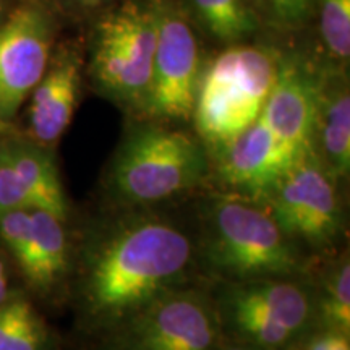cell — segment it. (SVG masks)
Returning a JSON list of instances; mask_svg holds the SVG:
<instances>
[{
	"mask_svg": "<svg viewBox=\"0 0 350 350\" xmlns=\"http://www.w3.org/2000/svg\"><path fill=\"white\" fill-rule=\"evenodd\" d=\"M96 237L83 268V304L91 321L111 329L177 287L193 262L191 239L154 214H129Z\"/></svg>",
	"mask_w": 350,
	"mask_h": 350,
	"instance_id": "cell-1",
	"label": "cell"
},
{
	"mask_svg": "<svg viewBox=\"0 0 350 350\" xmlns=\"http://www.w3.org/2000/svg\"><path fill=\"white\" fill-rule=\"evenodd\" d=\"M200 250L208 268L227 282L284 279L301 268L295 240L268 208L235 193L208 204Z\"/></svg>",
	"mask_w": 350,
	"mask_h": 350,
	"instance_id": "cell-2",
	"label": "cell"
},
{
	"mask_svg": "<svg viewBox=\"0 0 350 350\" xmlns=\"http://www.w3.org/2000/svg\"><path fill=\"white\" fill-rule=\"evenodd\" d=\"M281 59L261 46H234L201 72L191 120L216 156L255 122L278 80Z\"/></svg>",
	"mask_w": 350,
	"mask_h": 350,
	"instance_id": "cell-3",
	"label": "cell"
},
{
	"mask_svg": "<svg viewBox=\"0 0 350 350\" xmlns=\"http://www.w3.org/2000/svg\"><path fill=\"white\" fill-rule=\"evenodd\" d=\"M208 172V151L200 139L146 125L131 131L113 156L107 190L120 206H150L198 187Z\"/></svg>",
	"mask_w": 350,
	"mask_h": 350,
	"instance_id": "cell-4",
	"label": "cell"
},
{
	"mask_svg": "<svg viewBox=\"0 0 350 350\" xmlns=\"http://www.w3.org/2000/svg\"><path fill=\"white\" fill-rule=\"evenodd\" d=\"M216 308L240 342L266 350L291 347L317 313L308 288L291 278L227 282Z\"/></svg>",
	"mask_w": 350,
	"mask_h": 350,
	"instance_id": "cell-5",
	"label": "cell"
},
{
	"mask_svg": "<svg viewBox=\"0 0 350 350\" xmlns=\"http://www.w3.org/2000/svg\"><path fill=\"white\" fill-rule=\"evenodd\" d=\"M157 39L156 10L151 3L129 0L99 21L91 72L111 98L144 107L150 93Z\"/></svg>",
	"mask_w": 350,
	"mask_h": 350,
	"instance_id": "cell-6",
	"label": "cell"
},
{
	"mask_svg": "<svg viewBox=\"0 0 350 350\" xmlns=\"http://www.w3.org/2000/svg\"><path fill=\"white\" fill-rule=\"evenodd\" d=\"M221 334L214 301L177 286L113 326L109 350H219Z\"/></svg>",
	"mask_w": 350,
	"mask_h": 350,
	"instance_id": "cell-7",
	"label": "cell"
},
{
	"mask_svg": "<svg viewBox=\"0 0 350 350\" xmlns=\"http://www.w3.org/2000/svg\"><path fill=\"white\" fill-rule=\"evenodd\" d=\"M262 198V204L292 240L325 247L338 237L340 206L336 178L314 151L300 156Z\"/></svg>",
	"mask_w": 350,
	"mask_h": 350,
	"instance_id": "cell-8",
	"label": "cell"
},
{
	"mask_svg": "<svg viewBox=\"0 0 350 350\" xmlns=\"http://www.w3.org/2000/svg\"><path fill=\"white\" fill-rule=\"evenodd\" d=\"M152 5L157 39L150 93L143 111L156 119L188 122L201 77L198 42L177 8L165 0H154Z\"/></svg>",
	"mask_w": 350,
	"mask_h": 350,
	"instance_id": "cell-9",
	"label": "cell"
},
{
	"mask_svg": "<svg viewBox=\"0 0 350 350\" xmlns=\"http://www.w3.org/2000/svg\"><path fill=\"white\" fill-rule=\"evenodd\" d=\"M52 25L41 8H16L0 25V116L12 119L49 67Z\"/></svg>",
	"mask_w": 350,
	"mask_h": 350,
	"instance_id": "cell-10",
	"label": "cell"
},
{
	"mask_svg": "<svg viewBox=\"0 0 350 350\" xmlns=\"http://www.w3.org/2000/svg\"><path fill=\"white\" fill-rule=\"evenodd\" d=\"M216 174L230 193L260 200L295 163L274 138L262 113L216 156Z\"/></svg>",
	"mask_w": 350,
	"mask_h": 350,
	"instance_id": "cell-11",
	"label": "cell"
},
{
	"mask_svg": "<svg viewBox=\"0 0 350 350\" xmlns=\"http://www.w3.org/2000/svg\"><path fill=\"white\" fill-rule=\"evenodd\" d=\"M317 86L318 78L299 64L282 62L261 112L274 138L295 161L314 151Z\"/></svg>",
	"mask_w": 350,
	"mask_h": 350,
	"instance_id": "cell-12",
	"label": "cell"
},
{
	"mask_svg": "<svg viewBox=\"0 0 350 350\" xmlns=\"http://www.w3.org/2000/svg\"><path fill=\"white\" fill-rule=\"evenodd\" d=\"M80 88V59L75 52H65L47 67L33 90L29 129L34 143L47 148L59 142L75 116Z\"/></svg>",
	"mask_w": 350,
	"mask_h": 350,
	"instance_id": "cell-13",
	"label": "cell"
},
{
	"mask_svg": "<svg viewBox=\"0 0 350 350\" xmlns=\"http://www.w3.org/2000/svg\"><path fill=\"white\" fill-rule=\"evenodd\" d=\"M314 152L336 180L350 170V94L344 77L327 73L317 86Z\"/></svg>",
	"mask_w": 350,
	"mask_h": 350,
	"instance_id": "cell-14",
	"label": "cell"
},
{
	"mask_svg": "<svg viewBox=\"0 0 350 350\" xmlns=\"http://www.w3.org/2000/svg\"><path fill=\"white\" fill-rule=\"evenodd\" d=\"M20 180L33 196L36 209H42L65 221L67 198L55 163L46 148L25 139H5L0 143Z\"/></svg>",
	"mask_w": 350,
	"mask_h": 350,
	"instance_id": "cell-15",
	"label": "cell"
},
{
	"mask_svg": "<svg viewBox=\"0 0 350 350\" xmlns=\"http://www.w3.org/2000/svg\"><path fill=\"white\" fill-rule=\"evenodd\" d=\"M67 255L62 219L42 209H31V234L18 261L26 279L39 288L52 287L65 274Z\"/></svg>",
	"mask_w": 350,
	"mask_h": 350,
	"instance_id": "cell-16",
	"label": "cell"
},
{
	"mask_svg": "<svg viewBox=\"0 0 350 350\" xmlns=\"http://www.w3.org/2000/svg\"><path fill=\"white\" fill-rule=\"evenodd\" d=\"M49 338L29 301L15 299L0 305V350H47Z\"/></svg>",
	"mask_w": 350,
	"mask_h": 350,
	"instance_id": "cell-17",
	"label": "cell"
},
{
	"mask_svg": "<svg viewBox=\"0 0 350 350\" xmlns=\"http://www.w3.org/2000/svg\"><path fill=\"white\" fill-rule=\"evenodd\" d=\"M191 5L221 41H239L256 29V18L247 0H190Z\"/></svg>",
	"mask_w": 350,
	"mask_h": 350,
	"instance_id": "cell-18",
	"label": "cell"
},
{
	"mask_svg": "<svg viewBox=\"0 0 350 350\" xmlns=\"http://www.w3.org/2000/svg\"><path fill=\"white\" fill-rule=\"evenodd\" d=\"M317 312L326 329L350 334V265L347 258L339 261L327 274Z\"/></svg>",
	"mask_w": 350,
	"mask_h": 350,
	"instance_id": "cell-19",
	"label": "cell"
},
{
	"mask_svg": "<svg viewBox=\"0 0 350 350\" xmlns=\"http://www.w3.org/2000/svg\"><path fill=\"white\" fill-rule=\"evenodd\" d=\"M319 28L332 59L347 62L350 55V0H319Z\"/></svg>",
	"mask_w": 350,
	"mask_h": 350,
	"instance_id": "cell-20",
	"label": "cell"
},
{
	"mask_svg": "<svg viewBox=\"0 0 350 350\" xmlns=\"http://www.w3.org/2000/svg\"><path fill=\"white\" fill-rule=\"evenodd\" d=\"M15 209L31 211L36 209V203L21 183L3 148L0 146V213L15 211Z\"/></svg>",
	"mask_w": 350,
	"mask_h": 350,
	"instance_id": "cell-21",
	"label": "cell"
},
{
	"mask_svg": "<svg viewBox=\"0 0 350 350\" xmlns=\"http://www.w3.org/2000/svg\"><path fill=\"white\" fill-rule=\"evenodd\" d=\"M269 3L279 25L297 28L308 18L313 0H269Z\"/></svg>",
	"mask_w": 350,
	"mask_h": 350,
	"instance_id": "cell-22",
	"label": "cell"
},
{
	"mask_svg": "<svg viewBox=\"0 0 350 350\" xmlns=\"http://www.w3.org/2000/svg\"><path fill=\"white\" fill-rule=\"evenodd\" d=\"M305 350H350L349 334L325 327L308 339Z\"/></svg>",
	"mask_w": 350,
	"mask_h": 350,
	"instance_id": "cell-23",
	"label": "cell"
},
{
	"mask_svg": "<svg viewBox=\"0 0 350 350\" xmlns=\"http://www.w3.org/2000/svg\"><path fill=\"white\" fill-rule=\"evenodd\" d=\"M7 294H8V278H7L5 265H3V261L0 260V305L7 300Z\"/></svg>",
	"mask_w": 350,
	"mask_h": 350,
	"instance_id": "cell-24",
	"label": "cell"
},
{
	"mask_svg": "<svg viewBox=\"0 0 350 350\" xmlns=\"http://www.w3.org/2000/svg\"><path fill=\"white\" fill-rule=\"evenodd\" d=\"M219 350H266V349H261V347H256V345L242 342V344L230 345V347H224V349H219Z\"/></svg>",
	"mask_w": 350,
	"mask_h": 350,
	"instance_id": "cell-25",
	"label": "cell"
},
{
	"mask_svg": "<svg viewBox=\"0 0 350 350\" xmlns=\"http://www.w3.org/2000/svg\"><path fill=\"white\" fill-rule=\"evenodd\" d=\"M78 2L85 7H96V5H99L100 2H104V0H78Z\"/></svg>",
	"mask_w": 350,
	"mask_h": 350,
	"instance_id": "cell-26",
	"label": "cell"
},
{
	"mask_svg": "<svg viewBox=\"0 0 350 350\" xmlns=\"http://www.w3.org/2000/svg\"><path fill=\"white\" fill-rule=\"evenodd\" d=\"M7 130H8V124H7V120H3V119H2V116H0V135L5 133Z\"/></svg>",
	"mask_w": 350,
	"mask_h": 350,
	"instance_id": "cell-27",
	"label": "cell"
},
{
	"mask_svg": "<svg viewBox=\"0 0 350 350\" xmlns=\"http://www.w3.org/2000/svg\"><path fill=\"white\" fill-rule=\"evenodd\" d=\"M266 2H269V0H255V5H265Z\"/></svg>",
	"mask_w": 350,
	"mask_h": 350,
	"instance_id": "cell-28",
	"label": "cell"
},
{
	"mask_svg": "<svg viewBox=\"0 0 350 350\" xmlns=\"http://www.w3.org/2000/svg\"><path fill=\"white\" fill-rule=\"evenodd\" d=\"M247 2H248V3H255V0H247Z\"/></svg>",
	"mask_w": 350,
	"mask_h": 350,
	"instance_id": "cell-29",
	"label": "cell"
},
{
	"mask_svg": "<svg viewBox=\"0 0 350 350\" xmlns=\"http://www.w3.org/2000/svg\"><path fill=\"white\" fill-rule=\"evenodd\" d=\"M0 15H2V3H0Z\"/></svg>",
	"mask_w": 350,
	"mask_h": 350,
	"instance_id": "cell-30",
	"label": "cell"
}]
</instances>
